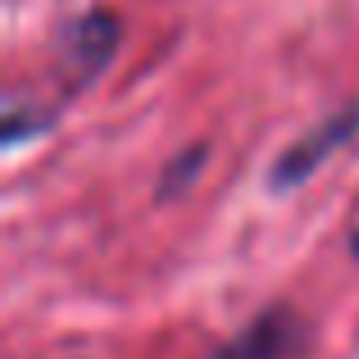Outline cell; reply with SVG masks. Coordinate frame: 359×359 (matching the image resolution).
Returning <instances> with one entry per match:
<instances>
[{
	"label": "cell",
	"mask_w": 359,
	"mask_h": 359,
	"mask_svg": "<svg viewBox=\"0 0 359 359\" xmlns=\"http://www.w3.org/2000/svg\"><path fill=\"white\" fill-rule=\"evenodd\" d=\"M123 41V18L114 9H82V14L64 18L55 32V60H60V78H69V91H87L100 73L114 64Z\"/></svg>",
	"instance_id": "6da1fadb"
},
{
	"label": "cell",
	"mask_w": 359,
	"mask_h": 359,
	"mask_svg": "<svg viewBox=\"0 0 359 359\" xmlns=\"http://www.w3.org/2000/svg\"><path fill=\"white\" fill-rule=\"evenodd\" d=\"M355 137H359V100H346V105H337L332 114H323L305 137H296L278 159H273L269 187L273 191H296V187H305L309 177H314L332 155H341Z\"/></svg>",
	"instance_id": "7a4b0ae2"
},
{
	"label": "cell",
	"mask_w": 359,
	"mask_h": 359,
	"mask_svg": "<svg viewBox=\"0 0 359 359\" xmlns=\"http://www.w3.org/2000/svg\"><path fill=\"white\" fill-rule=\"evenodd\" d=\"M309 341H314L309 318L296 305H287V300H273L210 359H305Z\"/></svg>",
	"instance_id": "3957f363"
},
{
	"label": "cell",
	"mask_w": 359,
	"mask_h": 359,
	"mask_svg": "<svg viewBox=\"0 0 359 359\" xmlns=\"http://www.w3.org/2000/svg\"><path fill=\"white\" fill-rule=\"evenodd\" d=\"M55 128V109H46V105H36V100H23V96H14L5 105V150H23L27 141H36V137H46V132Z\"/></svg>",
	"instance_id": "277c9868"
},
{
	"label": "cell",
	"mask_w": 359,
	"mask_h": 359,
	"mask_svg": "<svg viewBox=\"0 0 359 359\" xmlns=\"http://www.w3.org/2000/svg\"><path fill=\"white\" fill-rule=\"evenodd\" d=\"M205 164H210V150H205V146L177 150V155L164 164V173H159V201H177L182 191H191L196 177L205 173Z\"/></svg>",
	"instance_id": "5b68a950"
},
{
	"label": "cell",
	"mask_w": 359,
	"mask_h": 359,
	"mask_svg": "<svg viewBox=\"0 0 359 359\" xmlns=\"http://www.w3.org/2000/svg\"><path fill=\"white\" fill-rule=\"evenodd\" d=\"M351 255H355V259H359V232H355V237H351Z\"/></svg>",
	"instance_id": "8992f818"
}]
</instances>
